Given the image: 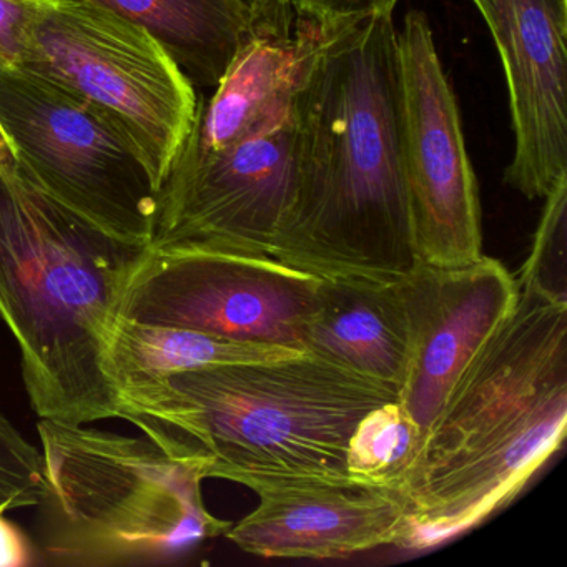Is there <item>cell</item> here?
I'll list each match as a JSON object with an SVG mask.
<instances>
[{"label": "cell", "mask_w": 567, "mask_h": 567, "mask_svg": "<svg viewBox=\"0 0 567 567\" xmlns=\"http://www.w3.org/2000/svg\"><path fill=\"white\" fill-rule=\"evenodd\" d=\"M343 25L323 24L293 0H251L247 38L214 94L198 99L177 162L217 154L290 124L321 49Z\"/></svg>", "instance_id": "13"}, {"label": "cell", "mask_w": 567, "mask_h": 567, "mask_svg": "<svg viewBox=\"0 0 567 567\" xmlns=\"http://www.w3.org/2000/svg\"><path fill=\"white\" fill-rule=\"evenodd\" d=\"M48 0H0V65L24 68L32 29Z\"/></svg>", "instance_id": "21"}, {"label": "cell", "mask_w": 567, "mask_h": 567, "mask_svg": "<svg viewBox=\"0 0 567 567\" xmlns=\"http://www.w3.org/2000/svg\"><path fill=\"white\" fill-rule=\"evenodd\" d=\"M519 287L516 305L457 378L404 483L410 496L516 430L567 383V303Z\"/></svg>", "instance_id": "8"}, {"label": "cell", "mask_w": 567, "mask_h": 567, "mask_svg": "<svg viewBox=\"0 0 567 567\" xmlns=\"http://www.w3.org/2000/svg\"><path fill=\"white\" fill-rule=\"evenodd\" d=\"M400 288L410 330L400 403L424 441L457 378L513 310L519 287L501 261L483 255L453 268L416 261Z\"/></svg>", "instance_id": "12"}, {"label": "cell", "mask_w": 567, "mask_h": 567, "mask_svg": "<svg viewBox=\"0 0 567 567\" xmlns=\"http://www.w3.org/2000/svg\"><path fill=\"white\" fill-rule=\"evenodd\" d=\"M421 443L420 430L400 400L388 401L358 423L348 444V473L353 480L403 489Z\"/></svg>", "instance_id": "19"}, {"label": "cell", "mask_w": 567, "mask_h": 567, "mask_svg": "<svg viewBox=\"0 0 567 567\" xmlns=\"http://www.w3.org/2000/svg\"><path fill=\"white\" fill-rule=\"evenodd\" d=\"M0 171L8 175L18 174V161H16L14 151H12L2 128H0Z\"/></svg>", "instance_id": "24"}, {"label": "cell", "mask_w": 567, "mask_h": 567, "mask_svg": "<svg viewBox=\"0 0 567 567\" xmlns=\"http://www.w3.org/2000/svg\"><path fill=\"white\" fill-rule=\"evenodd\" d=\"M22 69L105 115L162 190L194 127L198 97L148 32L87 0H48Z\"/></svg>", "instance_id": "5"}, {"label": "cell", "mask_w": 567, "mask_h": 567, "mask_svg": "<svg viewBox=\"0 0 567 567\" xmlns=\"http://www.w3.org/2000/svg\"><path fill=\"white\" fill-rule=\"evenodd\" d=\"M321 278L260 255L154 250L132 274L117 318L300 350Z\"/></svg>", "instance_id": "7"}, {"label": "cell", "mask_w": 567, "mask_h": 567, "mask_svg": "<svg viewBox=\"0 0 567 567\" xmlns=\"http://www.w3.org/2000/svg\"><path fill=\"white\" fill-rule=\"evenodd\" d=\"M300 353L303 351L280 344L231 340L184 328L147 327L117 318L109 334L105 371L118 396V391L181 371L281 360Z\"/></svg>", "instance_id": "18"}, {"label": "cell", "mask_w": 567, "mask_h": 567, "mask_svg": "<svg viewBox=\"0 0 567 567\" xmlns=\"http://www.w3.org/2000/svg\"><path fill=\"white\" fill-rule=\"evenodd\" d=\"M300 350L386 384L400 394L410 361V330L400 278H321Z\"/></svg>", "instance_id": "16"}, {"label": "cell", "mask_w": 567, "mask_h": 567, "mask_svg": "<svg viewBox=\"0 0 567 567\" xmlns=\"http://www.w3.org/2000/svg\"><path fill=\"white\" fill-rule=\"evenodd\" d=\"M258 496L228 540L270 559H333L400 543L410 503L403 489L353 477H245Z\"/></svg>", "instance_id": "14"}, {"label": "cell", "mask_w": 567, "mask_h": 567, "mask_svg": "<svg viewBox=\"0 0 567 567\" xmlns=\"http://www.w3.org/2000/svg\"><path fill=\"white\" fill-rule=\"evenodd\" d=\"M403 85V162L416 260L463 267L483 257L476 175L456 95L426 14L408 12L398 31Z\"/></svg>", "instance_id": "9"}, {"label": "cell", "mask_w": 567, "mask_h": 567, "mask_svg": "<svg viewBox=\"0 0 567 567\" xmlns=\"http://www.w3.org/2000/svg\"><path fill=\"white\" fill-rule=\"evenodd\" d=\"M400 400L386 384L308 353L167 374L118 391L121 417L202 480H343L364 414Z\"/></svg>", "instance_id": "2"}, {"label": "cell", "mask_w": 567, "mask_h": 567, "mask_svg": "<svg viewBox=\"0 0 567 567\" xmlns=\"http://www.w3.org/2000/svg\"><path fill=\"white\" fill-rule=\"evenodd\" d=\"M0 509V567H28L41 563V553L28 534Z\"/></svg>", "instance_id": "23"}, {"label": "cell", "mask_w": 567, "mask_h": 567, "mask_svg": "<svg viewBox=\"0 0 567 567\" xmlns=\"http://www.w3.org/2000/svg\"><path fill=\"white\" fill-rule=\"evenodd\" d=\"M544 212L534 237L533 250L516 278L553 300L567 303L566 231L567 177L544 198Z\"/></svg>", "instance_id": "20"}, {"label": "cell", "mask_w": 567, "mask_h": 567, "mask_svg": "<svg viewBox=\"0 0 567 567\" xmlns=\"http://www.w3.org/2000/svg\"><path fill=\"white\" fill-rule=\"evenodd\" d=\"M297 195L274 258L315 277L396 280L416 265L393 18L338 29L295 105Z\"/></svg>", "instance_id": "1"}, {"label": "cell", "mask_w": 567, "mask_h": 567, "mask_svg": "<svg viewBox=\"0 0 567 567\" xmlns=\"http://www.w3.org/2000/svg\"><path fill=\"white\" fill-rule=\"evenodd\" d=\"M152 35L194 87H217L250 29L251 0H87Z\"/></svg>", "instance_id": "17"}, {"label": "cell", "mask_w": 567, "mask_h": 567, "mask_svg": "<svg viewBox=\"0 0 567 567\" xmlns=\"http://www.w3.org/2000/svg\"><path fill=\"white\" fill-rule=\"evenodd\" d=\"M148 245L122 240L18 172L0 171V320L39 420L121 417L105 371L122 293Z\"/></svg>", "instance_id": "3"}, {"label": "cell", "mask_w": 567, "mask_h": 567, "mask_svg": "<svg viewBox=\"0 0 567 567\" xmlns=\"http://www.w3.org/2000/svg\"><path fill=\"white\" fill-rule=\"evenodd\" d=\"M38 431L49 486L42 563H168L231 526L205 507L200 474L147 436L51 420H39Z\"/></svg>", "instance_id": "4"}, {"label": "cell", "mask_w": 567, "mask_h": 567, "mask_svg": "<svg viewBox=\"0 0 567 567\" xmlns=\"http://www.w3.org/2000/svg\"><path fill=\"white\" fill-rule=\"evenodd\" d=\"M0 128L32 184L109 234L151 245L161 188L105 115L42 75L0 65Z\"/></svg>", "instance_id": "6"}, {"label": "cell", "mask_w": 567, "mask_h": 567, "mask_svg": "<svg viewBox=\"0 0 567 567\" xmlns=\"http://www.w3.org/2000/svg\"><path fill=\"white\" fill-rule=\"evenodd\" d=\"M297 195L295 118L195 161L165 181L154 250H224L274 258Z\"/></svg>", "instance_id": "10"}, {"label": "cell", "mask_w": 567, "mask_h": 567, "mask_svg": "<svg viewBox=\"0 0 567 567\" xmlns=\"http://www.w3.org/2000/svg\"><path fill=\"white\" fill-rule=\"evenodd\" d=\"M295 4L327 25H343L368 18H393L398 0H293Z\"/></svg>", "instance_id": "22"}, {"label": "cell", "mask_w": 567, "mask_h": 567, "mask_svg": "<svg viewBox=\"0 0 567 567\" xmlns=\"http://www.w3.org/2000/svg\"><path fill=\"white\" fill-rule=\"evenodd\" d=\"M567 383L546 394L503 440L484 447L408 496L406 530L398 546L427 549L480 524L509 503L563 446Z\"/></svg>", "instance_id": "15"}, {"label": "cell", "mask_w": 567, "mask_h": 567, "mask_svg": "<svg viewBox=\"0 0 567 567\" xmlns=\"http://www.w3.org/2000/svg\"><path fill=\"white\" fill-rule=\"evenodd\" d=\"M509 94L514 155L504 184L529 200L567 177V0H473Z\"/></svg>", "instance_id": "11"}]
</instances>
